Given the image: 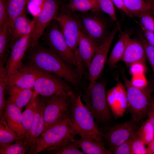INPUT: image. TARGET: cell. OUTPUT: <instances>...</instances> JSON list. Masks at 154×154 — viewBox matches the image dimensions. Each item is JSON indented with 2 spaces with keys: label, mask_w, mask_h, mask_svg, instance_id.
<instances>
[{
  "label": "cell",
  "mask_w": 154,
  "mask_h": 154,
  "mask_svg": "<svg viewBox=\"0 0 154 154\" xmlns=\"http://www.w3.org/2000/svg\"><path fill=\"white\" fill-rule=\"evenodd\" d=\"M81 97L97 122L106 123L111 120L113 115L108 102L104 82L97 81L92 86H88L82 93Z\"/></svg>",
  "instance_id": "obj_4"
},
{
  "label": "cell",
  "mask_w": 154,
  "mask_h": 154,
  "mask_svg": "<svg viewBox=\"0 0 154 154\" xmlns=\"http://www.w3.org/2000/svg\"><path fill=\"white\" fill-rule=\"evenodd\" d=\"M126 88L128 105L127 109L131 116V119L139 125L144 121L152 98L151 94L153 86L147 83L144 87L139 88L134 86L122 72Z\"/></svg>",
  "instance_id": "obj_3"
},
{
  "label": "cell",
  "mask_w": 154,
  "mask_h": 154,
  "mask_svg": "<svg viewBox=\"0 0 154 154\" xmlns=\"http://www.w3.org/2000/svg\"><path fill=\"white\" fill-rule=\"evenodd\" d=\"M125 7L133 17L145 12L150 13L151 0H123Z\"/></svg>",
  "instance_id": "obj_30"
},
{
  "label": "cell",
  "mask_w": 154,
  "mask_h": 154,
  "mask_svg": "<svg viewBox=\"0 0 154 154\" xmlns=\"http://www.w3.org/2000/svg\"><path fill=\"white\" fill-rule=\"evenodd\" d=\"M38 94L35 91L31 99L26 105L25 109L22 113L23 123L25 130V140L28 137L35 115Z\"/></svg>",
  "instance_id": "obj_27"
},
{
  "label": "cell",
  "mask_w": 154,
  "mask_h": 154,
  "mask_svg": "<svg viewBox=\"0 0 154 154\" xmlns=\"http://www.w3.org/2000/svg\"><path fill=\"white\" fill-rule=\"evenodd\" d=\"M110 0L118 9L122 11L130 18L134 19L133 17L128 12L126 8L123 0Z\"/></svg>",
  "instance_id": "obj_44"
},
{
  "label": "cell",
  "mask_w": 154,
  "mask_h": 154,
  "mask_svg": "<svg viewBox=\"0 0 154 154\" xmlns=\"http://www.w3.org/2000/svg\"><path fill=\"white\" fill-rule=\"evenodd\" d=\"M78 139H71L79 148L86 154H111L112 153L106 148L104 145L89 138L80 136Z\"/></svg>",
  "instance_id": "obj_23"
},
{
  "label": "cell",
  "mask_w": 154,
  "mask_h": 154,
  "mask_svg": "<svg viewBox=\"0 0 154 154\" xmlns=\"http://www.w3.org/2000/svg\"><path fill=\"white\" fill-rule=\"evenodd\" d=\"M6 91L9 95L6 102L17 106L21 111L31 98L34 92L31 89L11 86H7Z\"/></svg>",
  "instance_id": "obj_22"
},
{
  "label": "cell",
  "mask_w": 154,
  "mask_h": 154,
  "mask_svg": "<svg viewBox=\"0 0 154 154\" xmlns=\"http://www.w3.org/2000/svg\"><path fill=\"white\" fill-rule=\"evenodd\" d=\"M139 39L144 47L146 57L151 67L154 77V47L148 42L142 34L139 33Z\"/></svg>",
  "instance_id": "obj_37"
},
{
  "label": "cell",
  "mask_w": 154,
  "mask_h": 154,
  "mask_svg": "<svg viewBox=\"0 0 154 154\" xmlns=\"http://www.w3.org/2000/svg\"><path fill=\"white\" fill-rule=\"evenodd\" d=\"M54 20L58 24L68 45L76 54L82 32L76 14L64 11L58 14Z\"/></svg>",
  "instance_id": "obj_10"
},
{
  "label": "cell",
  "mask_w": 154,
  "mask_h": 154,
  "mask_svg": "<svg viewBox=\"0 0 154 154\" xmlns=\"http://www.w3.org/2000/svg\"><path fill=\"white\" fill-rule=\"evenodd\" d=\"M7 20L0 28V64H4L8 55L9 36Z\"/></svg>",
  "instance_id": "obj_31"
},
{
  "label": "cell",
  "mask_w": 154,
  "mask_h": 154,
  "mask_svg": "<svg viewBox=\"0 0 154 154\" xmlns=\"http://www.w3.org/2000/svg\"><path fill=\"white\" fill-rule=\"evenodd\" d=\"M59 5L56 0H46L42 11L36 17L33 30L31 35L30 44L28 50L35 46L43 35L45 31L58 14Z\"/></svg>",
  "instance_id": "obj_13"
},
{
  "label": "cell",
  "mask_w": 154,
  "mask_h": 154,
  "mask_svg": "<svg viewBox=\"0 0 154 154\" xmlns=\"http://www.w3.org/2000/svg\"><path fill=\"white\" fill-rule=\"evenodd\" d=\"M35 80L34 72L27 65L23 64L16 73L8 77L7 86L32 89L33 88Z\"/></svg>",
  "instance_id": "obj_21"
},
{
  "label": "cell",
  "mask_w": 154,
  "mask_h": 154,
  "mask_svg": "<svg viewBox=\"0 0 154 154\" xmlns=\"http://www.w3.org/2000/svg\"><path fill=\"white\" fill-rule=\"evenodd\" d=\"M7 11L5 0H0V28L7 21Z\"/></svg>",
  "instance_id": "obj_41"
},
{
  "label": "cell",
  "mask_w": 154,
  "mask_h": 154,
  "mask_svg": "<svg viewBox=\"0 0 154 154\" xmlns=\"http://www.w3.org/2000/svg\"><path fill=\"white\" fill-rule=\"evenodd\" d=\"M139 125L131 119L126 122L106 127L104 139L111 151L129 138L138 129Z\"/></svg>",
  "instance_id": "obj_11"
},
{
  "label": "cell",
  "mask_w": 154,
  "mask_h": 154,
  "mask_svg": "<svg viewBox=\"0 0 154 154\" xmlns=\"http://www.w3.org/2000/svg\"></svg>",
  "instance_id": "obj_50"
},
{
  "label": "cell",
  "mask_w": 154,
  "mask_h": 154,
  "mask_svg": "<svg viewBox=\"0 0 154 154\" xmlns=\"http://www.w3.org/2000/svg\"><path fill=\"white\" fill-rule=\"evenodd\" d=\"M39 95L37 97L35 113L29 134L25 140L30 146V154H33L34 152L36 141L42 133L44 127V112L46 97H40Z\"/></svg>",
  "instance_id": "obj_16"
},
{
  "label": "cell",
  "mask_w": 154,
  "mask_h": 154,
  "mask_svg": "<svg viewBox=\"0 0 154 154\" xmlns=\"http://www.w3.org/2000/svg\"><path fill=\"white\" fill-rule=\"evenodd\" d=\"M137 76L133 79L131 82L134 86L136 87L139 88L144 87L147 84L146 80L141 75Z\"/></svg>",
  "instance_id": "obj_45"
},
{
  "label": "cell",
  "mask_w": 154,
  "mask_h": 154,
  "mask_svg": "<svg viewBox=\"0 0 154 154\" xmlns=\"http://www.w3.org/2000/svg\"></svg>",
  "instance_id": "obj_49"
},
{
  "label": "cell",
  "mask_w": 154,
  "mask_h": 154,
  "mask_svg": "<svg viewBox=\"0 0 154 154\" xmlns=\"http://www.w3.org/2000/svg\"><path fill=\"white\" fill-rule=\"evenodd\" d=\"M72 94H60L46 97L44 112V125L42 133L70 116Z\"/></svg>",
  "instance_id": "obj_8"
},
{
  "label": "cell",
  "mask_w": 154,
  "mask_h": 154,
  "mask_svg": "<svg viewBox=\"0 0 154 154\" xmlns=\"http://www.w3.org/2000/svg\"><path fill=\"white\" fill-rule=\"evenodd\" d=\"M146 149V154H154V137L148 145Z\"/></svg>",
  "instance_id": "obj_47"
},
{
  "label": "cell",
  "mask_w": 154,
  "mask_h": 154,
  "mask_svg": "<svg viewBox=\"0 0 154 154\" xmlns=\"http://www.w3.org/2000/svg\"><path fill=\"white\" fill-rule=\"evenodd\" d=\"M35 21L34 18L32 20L28 18L25 11L16 19L9 31L10 48H11L15 43L21 38L29 35L31 36Z\"/></svg>",
  "instance_id": "obj_17"
},
{
  "label": "cell",
  "mask_w": 154,
  "mask_h": 154,
  "mask_svg": "<svg viewBox=\"0 0 154 154\" xmlns=\"http://www.w3.org/2000/svg\"><path fill=\"white\" fill-rule=\"evenodd\" d=\"M43 35V40L49 48L66 62L75 66L82 78L84 74L82 64L68 45L58 23L51 22Z\"/></svg>",
  "instance_id": "obj_5"
},
{
  "label": "cell",
  "mask_w": 154,
  "mask_h": 154,
  "mask_svg": "<svg viewBox=\"0 0 154 154\" xmlns=\"http://www.w3.org/2000/svg\"><path fill=\"white\" fill-rule=\"evenodd\" d=\"M81 94L74 92L71 95L70 119L74 133L88 137L104 145L102 133L92 112L82 102Z\"/></svg>",
  "instance_id": "obj_2"
},
{
  "label": "cell",
  "mask_w": 154,
  "mask_h": 154,
  "mask_svg": "<svg viewBox=\"0 0 154 154\" xmlns=\"http://www.w3.org/2000/svg\"><path fill=\"white\" fill-rule=\"evenodd\" d=\"M131 71L134 75H141L144 70L145 66L141 63H136L132 65Z\"/></svg>",
  "instance_id": "obj_43"
},
{
  "label": "cell",
  "mask_w": 154,
  "mask_h": 154,
  "mask_svg": "<svg viewBox=\"0 0 154 154\" xmlns=\"http://www.w3.org/2000/svg\"><path fill=\"white\" fill-rule=\"evenodd\" d=\"M75 135L70 116L51 126L41 134L36 141L33 154H38L49 147L74 139Z\"/></svg>",
  "instance_id": "obj_7"
},
{
  "label": "cell",
  "mask_w": 154,
  "mask_h": 154,
  "mask_svg": "<svg viewBox=\"0 0 154 154\" xmlns=\"http://www.w3.org/2000/svg\"><path fill=\"white\" fill-rule=\"evenodd\" d=\"M135 132L127 140L112 150L111 152L114 154H131V145Z\"/></svg>",
  "instance_id": "obj_39"
},
{
  "label": "cell",
  "mask_w": 154,
  "mask_h": 154,
  "mask_svg": "<svg viewBox=\"0 0 154 154\" xmlns=\"http://www.w3.org/2000/svg\"><path fill=\"white\" fill-rule=\"evenodd\" d=\"M63 9V11L72 13L101 11L95 0H70Z\"/></svg>",
  "instance_id": "obj_24"
},
{
  "label": "cell",
  "mask_w": 154,
  "mask_h": 154,
  "mask_svg": "<svg viewBox=\"0 0 154 154\" xmlns=\"http://www.w3.org/2000/svg\"><path fill=\"white\" fill-rule=\"evenodd\" d=\"M137 23L140 27L143 32L144 36L148 42L154 47V32L145 28L140 23Z\"/></svg>",
  "instance_id": "obj_42"
},
{
  "label": "cell",
  "mask_w": 154,
  "mask_h": 154,
  "mask_svg": "<svg viewBox=\"0 0 154 154\" xmlns=\"http://www.w3.org/2000/svg\"><path fill=\"white\" fill-rule=\"evenodd\" d=\"M119 39L115 45L108 60V66L114 68L120 61L121 60L130 35L126 32L120 33Z\"/></svg>",
  "instance_id": "obj_25"
},
{
  "label": "cell",
  "mask_w": 154,
  "mask_h": 154,
  "mask_svg": "<svg viewBox=\"0 0 154 154\" xmlns=\"http://www.w3.org/2000/svg\"><path fill=\"white\" fill-rule=\"evenodd\" d=\"M151 4L150 7V13L151 15H154V1Z\"/></svg>",
  "instance_id": "obj_48"
},
{
  "label": "cell",
  "mask_w": 154,
  "mask_h": 154,
  "mask_svg": "<svg viewBox=\"0 0 154 154\" xmlns=\"http://www.w3.org/2000/svg\"><path fill=\"white\" fill-rule=\"evenodd\" d=\"M71 140H66L47 148L42 151L54 154H85Z\"/></svg>",
  "instance_id": "obj_28"
},
{
  "label": "cell",
  "mask_w": 154,
  "mask_h": 154,
  "mask_svg": "<svg viewBox=\"0 0 154 154\" xmlns=\"http://www.w3.org/2000/svg\"><path fill=\"white\" fill-rule=\"evenodd\" d=\"M146 57L144 47L139 39L130 37L121 60L128 66L138 63L145 66Z\"/></svg>",
  "instance_id": "obj_18"
},
{
  "label": "cell",
  "mask_w": 154,
  "mask_h": 154,
  "mask_svg": "<svg viewBox=\"0 0 154 154\" xmlns=\"http://www.w3.org/2000/svg\"><path fill=\"white\" fill-rule=\"evenodd\" d=\"M28 50V64L54 74L76 88L86 89L78 72L50 49L38 42Z\"/></svg>",
  "instance_id": "obj_1"
},
{
  "label": "cell",
  "mask_w": 154,
  "mask_h": 154,
  "mask_svg": "<svg viewBox=\"0 0 154 154\" xmlns=\"http://www.w3.org/2000/svg\"><path fill=\"white\" fill-rule=\"evenodd\" d=\"M31 36V35H29L21 38L11 48L10 55L7 60L5 67L8 77L23 66L22 59L29 46Z\"/></svg>",
  "instance_id": "obj_14"
},
{
  "label": "cell",
  "mask_w": 154,
  "mask_h": 154,
  "mask_svg": "<svg viewBox=\"0 0 154 154\" xmlns=\"http://www.w3.org/2000/svg\"><path fill=\"white\" fill-rule=\"evenodd\" d=\"M136 131L135 133L132 144L131 154H146L145 144L137 135Z\"/></svg>",
  "instance_id": "obj_38"
},
{
  "label": "cell",
  "mask_w": 154,
  "mask_h": 154,
  "mask_svg": "<svg viewBox=\"0 0 154 154\" xmlns=\"http://www.w3.org/2000/svg\"><path fill=\"white\" fill-rule=\"evenodd\" d=\"M101 11L108 15L114 21L118 28V31L122 32L121 26L117 17L114 4L110 0H95Z\"/></svg>",
  "instance_id": "obj_35"
},
{
  "label": "cell",
  "mask_w": 154,
  "mask_h": 154,
  "mask_svg": "<svg viewBox=\"0 0 154 154\" xmlns=\"http://www.w3.org/2000/svg\"><path fill=\"white\" fill-rule=\"evenodd\" d=\"M108 102L115 119L122 117L127 109L128 101L126 90L120 82L107 92Z\"/></svg>",
  "instance_id": "obj_15"
},
{
  "label": "cell",
  "mask_w": 154,
  "mask_h": 154,
  "mask_svg": "<svg viewBox=\"0 0 154 154\" xmlns=\"http://www.w3.org/2000/svg\"><path fill=\"white\" fill-rule=\"evenodd\" d=\"M30 147L25 140L13 143L8 146L0 147V154H24L30 153Z\"/></svg>",
  "instance_id": "obj_32"
},
{
  "label": "cell",
  "mask_w": 154,
  "mask_h": 154,
  "mask_svg": "<svg viewBox=\"0 0 154 154\" xmlns=\"http://www.w3.org/2000/svg\"><path fill=\"white\" fill-rule=\"evenodd\" d=\"M118 31V27L116 25L104 42L96 48L88 70L89 86L94 84L101 76L107 60L109 50Z\"/></svg>",
  "instance_id": "obj_12"
},
{
  "label": "cell",
  "mask_w": 154,
  "mask_h": 154,
  "mask_svg": "<svg viewBox=\"0 0 154 154\" xmlns=\"http://www.w3.org/2000/svg\"><path fill=\"white\" fill-rule=\"evenodd\" d=\"M4 65L0 64V115L3 114L6 100L5 94L8 85V77Z\"/></svg>",
  "instance_id": "obj_34"
},
{
  "label": "cell",
  "mask_w": 154,
  "mask_h": 154,
  "mask_svg": "<svg viewBox=\"0 0 154 154\" xmlns=\"http://www.w3.org/2000/svg\"><path fill=\"white\" fill-rule=\"evenodd\" d=\"M145 145H148L154 137V129L149 118L144 121L136 131Z\"/></svg>",
  "instance_id": "obj_33"
},
{
  "label": "cell",
  "mask_w": 154,
  "mask_h": 154,
  "mask_svg": "<svg viewBox=\"0 0 154 154\" xmlns=\"http://www.w3.org/2000/svg\"><path fill=\"white\" fill-rule=\"evenodd\" d=\"M7 11L8 31L19 16L25 11L28 0H5Z\"/></svg>",
  "instance_id": "obj_26"
},
{
  "label": "cell",
  "mask_w": 154,
  "mask_h": 154,
  "mask_svg": "<svg viewBox=\"0 0 154 154\" xmlns=\"http://www.w3.org/2000/svg\"><path fill=\"white\" fill-rule=\"evenodd\" d=\"M22 140H23L9 126L5 119L0 118V147H6Z\"/></svg>",
  "instance_id": "obj_29"
},
{
  "label": "cell",
  "mask_w": 154,
  "mask_h": 154,
  "mask_svg": "<svg viewBox=\"0 0 154 154\" xmlns=\"http://www.w3.org/2000/svg\"><path fill=\"white\" fill-rule=\"evenodd\" d=\"M138 17L141 24L146 29L154 32V17L148 12L143 13Z\"/></svg>",
  "instance_id": "obj_40"
},
{
  "label": "cell",
  "mask_w": 154,
  "mask_h": 154,
  "mask_svg": "<svg viewBox=\"0 0 154 154\" xmlns=\"http://www.w3.org/2000/svg\"><path fill=\"white\" fill-rule=\"evenodd\" d=\"M147 116L148 117L154 129V100L152 99L148 108Z\"/></svg>",
  "instance_id": "obj_46"
},
{
  "label": "cell",
  "mask_w": 154,
  "mask_h": 154,
  "mask_svg": "<svg viewBox=\"0 0 154 154\" xmlns=\"http://www.w3.org/2000/svg\"><path fill=\"white\" fill-rule=\"evenodd\" d=\"M97 13L90 11L76 15L82 32L98 46L104 42L109 35L107 34L105 23L97 15Z\"/></svg>",
  "instance_id": "obj_9"
},
{
  "label": "cell",
  "mask_w": 154,
  "mask_h": 154,
  "mask_svg": "<svg viewBox=\"0 0 154 154\" xmlns=\"http://www.w3.org/2000/svg\"><path fill=\"white\" fill-rule=\"evenodd\" d=\"M98 46L94 41L82 32L78 40L76 55L88 70Z\"/></svg>",
  "instance_id": "obj_20"
},
{
  "label": "cell",
  "mask_w": 154,
  "mask_h": 154,
  "mask_svg": "<svg viewBox=\"0 0 154 154\" xmlns=\"http://www.w3.org/2000/svg\"><path fill=\"white\" fill-rule=\"evenodd\" d=\"M3 116L9 126L21 139L24 140L25 132L23 123L22 114L19 108L6 102Z\"/></svg>",
  "instance_id": "obj_19"
},
{
  "label": "cell",
  "mask_w": 154,
  "mask_h": 154,
  "mask_svg": "<svg viewBox=\"0 0 154 154\" xmlns=\"http://www.w3.org/2000/svg\"><path fill=\"white\" fill-rule=\"evenodd\" d=\"M35 74L33 89L39 95L48 97L60 94L71 95L74 92L67 84L52 73L27 64Z\"/></svg>",
  "instance_id": "obj_6"
},
{
  "label": "cell",
  "mask_w": 154,
  "mask_h": 154,
  "mask_svg": "<svg viewBox=\"0 0 154 154\" xmlns=\"http://www.w3.org/2000/svg\"><path fill=\"white\" fill-rule=\"evenodd\" d=\"M46 0H28L27 6L29 12L36 18L43 11Z\"/></svg>",
  "instance_id": "obj_36"
}]
</instances>
